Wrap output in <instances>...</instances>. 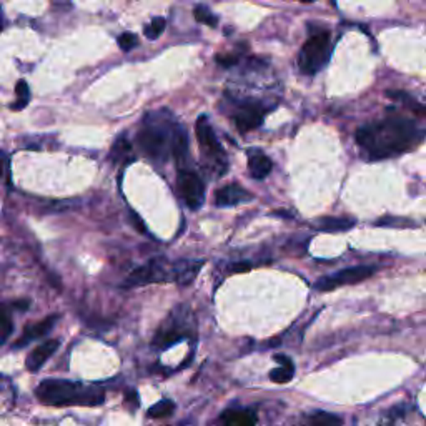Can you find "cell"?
<instances>
[{
  "label": "cell",
  "mask_w": 426,
  "mask_h": 426,
  "mask_svg": "<svg viewBox=\"0 0 426 426\" xmlns=\"http://www.w3.org/2000/svg\"><path fill=\"white\" fill-rule=\"evenodd\" d=\"M423 134L406 118H386L358 129L356 142L372 160L401 155L418 145Z\"/></svg>",
  "instance_id": "6da1fadb"
},
{
  "label": "cell",
  "mask_w": 426,
  "mask_h": 426,
  "mask_svg": "<svg viewBox=\"0 0 426 426\" xmlns=\"http://www.w3.org/2000/svg\"><path fill=\"white\" fill-rule=\"evenodd\" d=\"M202 266L203 260H178L170 264L165 258H153L147 265L134 270L127 277L123 286L132 288V286L162 284V281H175V284L185 286L192 284Z\"/></svg>",
  "instance_id": "7a4b0ae2"
},
{
  "label": "cell",
  "mask_w": 426,
  "mask_h": 426,
  "mask_svg": "<svg viewBox=\"0 0 426 426\" xmlns=\"http://www.w3.org/2000/svg\"><path fill=\"white\" fill-rule=\"evenodd\" d=\"M39 401L50 406H98L105 401L102 390L85 388L67 380H43L35 390Z\"/></svg>",
  "instance_id": "3957f363"
},
{
  "label": "cell",
  "mask_w": 426,
  "mask_h": 426,
  "mask_svg": "<svg viewBox=\"0 0 426 426\" xmlns=\"http://www.w3.org/2000/svg\"><path fill=\"white\" fill-rule=\"evenodd\" d=\"M175 130L177 125L172 127L167 122H149L138 134V145L153 160H167L172 155Z\"/></svg>",
  "instance_id": "277c9868"
},
{
  "label": "cell",
  "mask_w": 426,
  "mask_h": 426,
  "mask_svg": "<svg viewBox=\"0 0 426 426\" xmlns=\"http://www.w3.org/2000/svg\"><path fill=\"white\" fill-rule=\"evenodd\" d=\"M332 55V39L328 32H320L308 39L298 54V67L305 75H315L328 63Z\"/></svg>",
  "instance_id": "5b68a950"
},
{
  "label": "cell",
  "mask_w": 426,
  "mask_h": 426,
  "mask_svg": "<svg viewBox=\"0 0 426 426\" xmlns=\"http://www.w3.org/2000/svg\"><path fill=\"white\" fill-rule=\"evenodd\" d=\"M190 323H192V313L185 306H180L170 315V318L163 323L162 328H158L157 335L153 338V345L157 348H169V346L178 343L190 335V330H192Z\"/></svg>",
  "instance_id": "8992f818"
},
{
  "label": "cell",
  "mask_w": 426,
  "mask_h": 426,
  "mask_svg": "<svg viewBox=\"0 0 426 426\" xmlns=\"http://www.w3.org/2000/svg\"><path fill=\"white\" fill-rule=\"evenodd\" d=\"M195 132H197V138L203 150V155L212 160L213 169H217V175L225 173L226 155L224 152V149H222L220 142L217 140V135H215L212 125H210L209 118H206L205 115H202V117L197 120Z\"/></svg>",
  "instance_id": "52a82bcc"
},
{
  "label": "cell",
  "mask_w": 426,
  "mask_h": 426,
  "mask_svg": "<svg viewBox=\"0 0 426 426\" xmlns=\"http://www.w3.org/2000/svg\"><path fill=\"white\" fill-rule=\"evenodd\" d=\"M375 266L370 265L350 266V268L340 270V272L328 275V277H321L320 280L315 284V288L320 290V292H332V290L338 288V286L360 284V281L372 277V275L375 273Z\"/></svg>",
  "instance_id": "ba28073f"
},
{
  "label": "cell",
  "mask_w": 426,
  "mask_h": 426,
  "mask_svg": "<svg viewBox=\"0 0 426 426\" xmlns=\"http://www.w3.org/2000/svg\"><path fill=\"white\" fill-rule=\"evenodd\" d=\"M178 190H180L183 200L192 210H198L205 202V183L192 170H180Z\"/></svg>",
  "instance_id": "9c48e42d"
},
{
  "label": "cell",
  "mask_w": 426,
  "mask_h": 426,
  "mask_svg": "<svg viewBox=\"0 0 426 426\" xmlns=\"http://www.w3.org/2000/svg\"><path fill=\"white\" fill-rule=\"evenodd\" d=\"M265 110L262 107L253 105V103H246L242 109L237 110L235 114V125L242 134L252 132V130L258 129L264 123Z\"/></svg>",
  "instance_id": "30bf717a"
},
{
  "label": "cell",
  "mask_w": 426,
  "mask_h": 426,
  "mask_svg": "<svg viewBox=\"0 0 426 426\" xmlns=\"http://www.w3.org/2000/svg\"><path fill=\"white\" fill-rule=\"evenodd\" d=\"M252 198L253 195L244 187H240L238 183H230V185L222 187L218 190L217 195H215V203H217V206H235L250 202Z\"/></svg>",
  "instance_id": "8fae6325"
},
{
  "label": "cell",
  "mask_w": 426,
  "mask_h": 426,
  "mask_svg": "<svg viewBox=\"0 0 426 426\" xmlns=\"http://www.w3.org/2000/svg\"><path fill=\"white\" fill-rule=\"evenodd\" d=\"M58 345H61V341L58 340H49V341H45V343L39 345L37 348H35L29 356H27V361H25L27 370L32 373L39 372V370L45 365V361L49 360L55 352H57Z\"/></svg>",
  "instance_id": "7c38bea8"
},
{
  "label": "cell",
  "mask_w": 426,
  "mask_h": 426,
  "mask_svg": "<svg viewBox=\"0 0 426 426\" xmlns=\"http://www.w3.org/2000/svg\"><path fill=\"white\" fill-rule=\"evenodd\" d=\"M57 320H58V315H50V317H47L45 320L39 321V323H35V325L27 326V328L23 330V335L15 341V348H22V346L30 343L32 340H37V338L47 335V333L50 332L52 326L57 323Z\"/></svg>",
  "instance_id": "4fadbf2b"
},
{
  "label": "cell",
  "mask_w": 426,
  "mask_h": 426,
  "mask_svg": "<svg viewBox=\"0 0 426 426\" xmlns=\"http://www.w3.org/2000/svg\"><path fill=\"white\" fill-rule=\"evenodd\" d=\"M273 169V163L262 150L252 149L248 150V170L255 180H264L270 175Z\"/></svg>",
  "instance_id": "5bb4252c"
},
{
  "label": "cell",
  "mask_w": 426,
  "mask_h": 426,
  "mask_svg": "<svg viewBox=\"0 0 426 426\" xmlns=\"http://www.w3.org/2000/svg\"><path fill=\"white\" fill-rule=\"evenodd\" d=\"M257 413L248 408H230L222 413L220 421L224 426H255Z\"/></svg>",
  "instance_id": "9a60e30c"
},
{
  "label": "cell",
  "mask_w": 426,
  "mask_h": 426,
  "mask_svg": "<svg viewBox=\"0 0 426 426\" xmlns=\"http://www.w3.org/2000/svg\"><path fill=\"white\" fill-rule=\"evenodd\" d=\"M275 361L280 363V366L270 372V380L277 385H285V383H288V381H292L293 373H295L292 360L285 355H277L275 356Z\"/></svg>",
  "instance_id": "2e32d148"
},
{
  "label": "cell",
  "mask_w": 426,
  "mask_h": 426,
  "mask_svg": "<svg viewBox=\"0 0 426 426\" xmlns=\"http://www.w3.org/2000/svg\"><path fill=\"white\" fill-rule=\"evenodd\" d=\"M301 426H341V418L335 413L318 409V412L306 415Z\"/></svg>",
  "instance_id": "e0dca14e"
},
{
  "label": "cell",
  "mask_w": 426,
  "mask_h": 426,
  "mask_svg": "<svg viewBox=\"0 0 426 426\" xmlns=\"http://www.w3.org/2000/svg\"><path fill=\"white\" fill-rule=\"evenodd\" d=\"M356 222L352 218H321L318 224V230L321 232H346V230L353 228Z\"/></svg>",
  "instance_id": "ac0fdd59"
},
{
  "label": "cell",
  "mask_w": 426,
  "mask_h": 426,
  "mask_svg": "<svg viewBox=\"0 0 426 426\" xmlns=\"http://www.w3.org/2000/svg\"><path fill=\"white\" fill-rule=\"evenodd\" d=\"M15 94H17V102L12 105V109H14V110L25 109L27 103H29V98H30L29 83H27L25 81H19L17 87H15Z\"/></svg>",
  "instance_id": "d6986e66"
},
{
  "label": "cell",
  "mask_w": 426,
  "mask_h": 426,
  "mask_svg": "<svg viewBox=\"0 0 426 426\" xmlns=\"http://www.w3.org/2000/svg\"><path fill=\"white\" fill-rule=\"evenodd\" d=\"M193 15L200 23H205V25H209V27H217V23H218L217 15H215L209 7L197 6L193 10Z\"/></svg>",
  "instance_id": "ffe728a7"
},
{
  "label": "cell",
  "mask_w": 426,
  "mask_h": 426,
  "mask_svg": "<svg viewBox=\"0 0 426 426\" xmlns=\"http://www.w3.org/2000/svg\"><path fill=\"white\" fill-rule=\"evenodd\" d=\"M175 409V403L170 400H160L158 403H155L152 408L149 409V416L150 418H165L169 415H172Z\"/></svg>",
  "instance_id": "44dd1931"
},
{
  "label": "cell",
  "mask_w": 426,
  "mask_h": 426,
  "mask_svg": "<svg viewBox=\"0 0 426 426\" xmlns=\"http://www.w3.org/2000/svg\"><path fill=\"white\" fill-rule=\"evenodd\" d=\"M12 330H14V325H12L9 313H7V310L0 305V345L6 343L7 338L10 337Z\"/></svg>",
  "instance_id": "7402d4cb"
},
{
  "label": "cell",
  "mask_w": 426,
  "mask_h": 426,
  "mask_svg": "<svg viewBox=\"0 0 426 426\" xmlns=\"http://www.w3.org/2000/svg\"><path fill=\"white\" fill-rule=\"evenodd\" d=\"M167 22L163 17H155L152 22H150V25L145 27V35L150 39V41H155V39H158L163 34V30H165Z\"/></svg>",
  "instance_id": "603a6c76"
},
{
  "label": "cell",
  "mask_w": 426,
  "mask_h": 426,
  "mask_svg": "<svg viewBox=\"0 0 426 426\" xmlns=\"http://www.w3.org/2000/svg\"><path fill=\"white\" fill-rule=\"evenodd\" d=\"M129 152H130L129 140H127L125 137H118L117 142H115V145L112 149V155H110V157H112V160L118 162V160H122V158L125 157Z\"/></svg>",
  "instance_id": "cb8c5ba5"
},
{
  "label": "cell",
  "mask_w": 426,
  "mask_h": 426,
  "mask_svg": "<svg viewBox=\"0 0 426 426\" xmlns=\"http://www.w3.org/2000/svg\"><path fill=\"white\" fill-rule=\"evenodd\" d=\"M137 45H138V37L132 34V32H125V34H122L120 37H118V47H120L123 52L132 50Z\"/></svg>",
  "instance_id": "d4e9b609"
},
{
  "label": "cell",
  "mask_w": 426,
  "mask_h": 426,
  "mask_svg": "<svg viewBox=\"0 0 426 426\" xmlns=\"http://www.w3.org/2000/svg\"><path fill=\"white\" fill-rule=\"evenodd\" d=\"M217 62L224 67H230V65H233V63H237L238 61L235 55H218Z\"/></svg>",
  "instance_id": "484cf974"
},
{
  "label": "cell",
  "mask_w": 426,
  "mask_h": 426,
  "mask_svg": "<svg viewBox=\"0 0 426 426\" xmlns=\"http://www.w3.org/2000/svg\"><path fill=\"white\" fill-rule=\"evenodd\" d=\"M230 270H232L233 273L248 272V270H250V265H248V264H245V262H244V264H235V265H232V268H230Z\"/></svg>",
  "instance_id": "4316f807"
},
{
  "label": "cell",
  "mask_w": 426,
  "mask_h": 426,
  "mask_svg": "<svg viewBox=\"0 0 426 426\" xmlns=\"http://www.w3.org/2000/svg\"><path fill=\"white\" fill-rule=\"evenodd\" d=\"M29 305H30V301L29 300H21V301H14V306L17 310H27L29 308Z\"/></svg>",
  "instance_id": "83f0119b"
},
{
  "label": "cell",
  "mask_w": 426,
  "mask_h": 426,
  "mask_svg": "<svg viewBox=\"0 0 426 426\" xmlns=\"http://www.w3.org/2000/svg\"><path fill=\"white\" fill-rule=\"evenodd\" d=\"M2 172H3V160L2 157H0V175H2Z\"/></svg>",
  "instance_id": "f1b7e54d"
},
{
  "label": "cell",
  "mask_w": 426,
  "mask_h": 426,
  "mask_svg": "<svg viewBox=\"0 0 426 426\" xmlns=\"http://www.w3.org/2000/svg\"><path fill=\"white\" fill-rule=\"evenodd\" d=\"M0 30H2V12H0Z\"/></svg>",
  "instance_id": "f546056e"
},
{
  "label": "cell",
  "mask_w": 426,
  "mask_h": 426,
  "mask_svg": "<svg viewBox=\"0 0 426 426\" xmlns=\"http://www.w3.org/2000/svg\"><path fill=\"white\" fill-rule=\"evenodd\" d=\"M300 2H303V3H310V2H313V0H300Z\"/></svg>",
  "instance_id": "4dcf8cb0"
}]
</instances>
